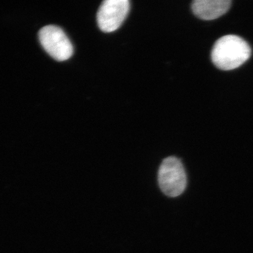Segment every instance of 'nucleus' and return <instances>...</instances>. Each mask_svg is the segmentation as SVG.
Returning <instances> with one entry per match:
<instances>
[{"label":"nucleus","instance_id":"obj_1","mask_svg":"<svg viewBox=\"0 0 253 253\" xmlns=\"http://www.w3.org/2000/svg\"><path fill=\"white\" fill-rule=\"evenodd\" d=\"M251 54V49L247 42L241 37L228 35L216 42L211 58L218 68L230 71L244 64Z\"/></svg>","mask_w":253,"mask_h":253},{"label":"nucleus","instance_id":"obj_2","mask_svg":"<svg viewBox=\"0 0 253 253\" xmlns=\"http://www.w3.org/2000/svg\"><path fill=\"white\" fill-rule=\"evenodd\" d=\"M185 169L180 160L174 156L163 160L158 171V184L169 197L180 196L186 187Z\"/></svg>","mask_w":253,"mask_h":253},{"label":"nucleus","instance_id":"obj_3","mask_svg":"<svg viewBox=\"0 0 253 253\" xmlns=\"http://www.w3.org/2000/svg\"><path fill=\"white\" fill-rule=\"evenodd\" d=\"M39 39L46 52L56 61H66L72 56V43L61 28L54 25L44 26L39 32Z\"/></svg>","mask_w":253,"mask_h":253},{"label":"nucleus","instance_id":"obj_4","mask_svg":"<svg viewBox=\"0 0 253 253\" xmlns=\"http://www.w3.org/2000/svg\"><path fill=\"white\" fill-rule=\"evenodd\" d=\"M130 9L128 0H105L97 13V23L104 33H112L122 25Z\"/></svg>","mask_w":253,"mask_h":253},{"label":"nucleus","instance_id":"obj_5","mask_svg":"<svg viewBox=\"0 0 253 253\" xmlns=\"http://www.w3.org/2000/svg\"><path fill=\"white\" fill-rule=\"evenodd\" d=\"M229 0H196L192 3L193 12L203 20H213L220 17L230 8Z\"/></svg>","mask_w":253,"mask_h":253}]
</instances>
